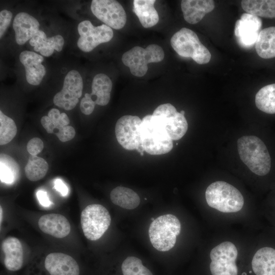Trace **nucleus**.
Masks as SVG:
<instances>
[{"instance_id":"obj_34","label":"nucleus","mask_w":275,"mask_h":275,"mask_svg":"<svg viewBox=\"0 0 275 275\" xmlns=\"http://www.w3.org/2000/svg\"><path fill=\"white\" fill-rule=\"evenodd\" d=\"M12 13L8 10L0 12V38L2 39L8 28L12 18Z\"/></svg>"},{"instance_id":"obj_35","label":"nucleus","mask_w":275,"mask_h":275,"mask_svg":"<svg viewBox=\"0 0 275 275\" xmlns=\"http://www.w3.org/2000/svg\"><path fill=\"white\" fill-rule=\"evenodd\" d=\"M44 148L43 141L39 138L31 139L26 145V150L31 155L37 156Z\"/></svg>"},{"instance_id":"obj_32","label":"nucleus","mask_w":275,"mask_h":275,"mask_svg":"<svg viewBox=\"0 0 275 275\" xmlns=\"http://www.w3.org/2000/svg\"><path fill=\"white\" fill-rule=\"evenodd\" d=\"M17 131L14 121L0 111V145H6L15 136Z\"/></svg>"},{"instance_id":"obj_21","label":"nucleus","mask_w":275,"mask_h":275,"mask_svg":"<svg viewBox=\"0 0 275 275\" xmlns=\"http://www.w3.org/2000/svg\"><path fill=\"white\" fill-rule=\"evenodd\" d=\"M214 7L212 0H183L181 2L184 18L190 24L200 21L205 14L211 12Z\"/></svg>"},{"instance_id":"obj_36","label":"nucleus","mask_w":275,"mask_h":275,"mask_svg":"<svg viewBox=\"0 0 275 275\" xmlns=\"http://www.w3.org/2000/svg\"><path fill=\"white\" fill-rule=\"evenodd\" d=\"M95 105L89 93H86L80 101V109L84 114L89 115L93 112Z\"/></svg>"},{"instance_id":"obj_25","label":"nucleus","mask_w":275,"mask_h":275,"mask_svg":"<svg viewBox=\"0 0 275 275\" xmlns=\"http://www.w3.org/2000/svg\"><path fill=\"white\" fill-rule=\"evenodd\" d=\"M257 54L263 59L275 57V26L262 30L256 42Z\"/></svg>"},{"instance_id":"obj_1","label":"nucleus","mask_w":275,"mask_h":275,"mask_svg":"<svg viewBox=\"0 0 275 275\" xmlns=\"http://www.w3.org/2000/svg\"><path fill=\"white\" fill-rule=\"evenodd\" d=\"M240 159L254 174L260 176L268 174L271 166V157L264 142L254 135H245L237 141Z\"/></svg>"},{"instance_id":"obj_14","label":"nucleus","mask_w":275,"mask_h":275,"mask_svg":"<svg viewBox=\"0 0 275 275\" xmlns=\"http://www.w3.org/2000/svg\"><path fill=\"white\" fill-rule=\"evenodd\" d=\"M262 26V20L258 16L245 13L235 23L234 33L239 45L251 48L256 44Z\"/></svg>"},{"instance_id":"obj_37","label":"nucleus","mask_w":275,"mask_h":275,"mask_svg":"<svg viewBox=\"0 0 275 275\" xmlns=\"http://www.w3.org/2000/svg\"><path fill=\"white\" fill-rule=\"evenodd\" d=\"M56 135L60 141L65 142L72 140L75 136V131L73 127L67 125L59 132Z\"/></svg>"},{"instance_id":"obj_40","label":"nucleus","mask_w":275,"mask_h":275,"mask_svg":"<svg viewBox=\"0 0 275 275\" xmlns=\"http://www.w3.org/2000/svg\"><path fill=\"white\" fill-rule=\"evenodd\" d=\"M0 209H1V210H0V213H1V214H0V216H1L0 221H1V223L2 220V215H3V214H3V210H2V208L1 207V208H0Z\"/></svg>"},{"instance_id":"obj_20","label":"nucleus","mask_w":275,"mask_h":275,"mask_svg":"<svg viewBox=\"0 0 275 275\" xmlns=\"http://www.w3.org/2000/svg\"><path fill=\"white\" fill-rule=\"evenodd\" d=\"M38 225L43 232L58 238L67 236L71 231L69 221L60 214L50 213L41 216Z\"/></svg>"},{"instance_id":"obj_27","label":"nucleus","mask_w":275,"mask_h":275,"mask_svg":"<svg viewBox=\"0 0 275 275\" xmlns=\"http://www.w3.org/2000/svg\"><path fill=\"white\" fill-rule=\"evenodd\" d=\"M241 5L247 13L258 17L275 18V0H243Z\"/></svg>"},{"instance_id":"obj_16","label":"nucleus","mask_w":275,"mask_h":275,"mask_svg":"<svg viewBox=\"0 0 275 275\" xmlns=\"http://www.w3.org/2000/svg\"><path fill=\"white\" fill-rule=\"evenodd\" d=\"M19 60L25 68L28 82L34 86L39 85L46 72L42 64L43 56L32 51L24 50L20 53Z\"/></svg>"},{"instance_id":"obj_12","label":"nucleus","mask_w":275,"mask_h":275,"mask_svg":"<svg viewBox=\"0 0 275 275\" xmlns=\"http://www.w3.org/2000/svg\"><path fill=\"white\" fill-rule=\"evenodd\" d=\"M152 115L162 124L173 141L181 139L187 130L188 124L184 115L178 112L170 103L159 105Z\"/></svg>"},{"instance_id":"obj_3","label":"nucleus","mask_w":275,"mask_h":275,"mask_svg":"<svg viewBox=\"0 0 275 275\" xmlns=\"http://www.w3.org/2000/svg\"><path fill=\"white\" fill-rule=\"evenodd\" d=\"M205 199L209 207L224 213L237 212L244 205V198L240 191L222 181L214 182L207 187Z\"/></svg>"},{"instance_id":"obj_29","label":"nucleus","mask_w":275,"mask_h":275,"mask_svg":"<svg viewBox=\"0 0 275 275\" xmlns=\"http://www.w3.org/2000/svg\"><path fill=\"white\" fill-rule=\"evenodd\" d=\"M255 103L260 111L275 114V84L266 85L259 90L255 96Z\"/></svg>"},{"instance_id":"obj_18","label":"nucleus","mask_w":275,"mask_h":275,"mask_svg":"<svg viewBox=\"0 0 275 275\" xmlns=\"http://www.w3.org/2000/svg\"><path fill=\"white\" fill-rule=\"evenodd\" d=\"M2 248L5 268L12 272L20 270L23 265V253L20 240L14 237H8L3 241Z\"/></svg>"},{"instance_id":"obj_8","label":"nucleus","mask_w":275,"mask_h":275,"mask_svg":"<svg viewBox=\"0 0 275 275\" xmlns=\"http://www.w3.org/2000/svg\"><path fill=\"white\" fill-rule=\"evenodd\" d=\"M238 251L230 241L223 242L210 251V270L212 275H237L236 260Z\"/></svg>"},{"instance_id":"obj_17","label":"nucleus","mask_w":275,"mask_h":275,"mask_svg":"<svg viewBox=\"0 0 275 275\" xmlns=\"http://www.w3.org/2000/svg\"><path fill=\"white\" fill-rule=\"evenodd\" d=\"M39 26L40 24L37 19L29 13H18L14 17L13 22L17 44L22 45L28 40H30L40 30Z\"/></svg>"},{"instance_id":"obj_4","label":"nucleus","mask_w":275,"mask_h":275,"mask_svg":"<svg viewBox=\"0 0 275 275\" xmlns=\"http://www.w3.org/2000/svg\"><path fill=\"white\" fill-rule=\"evenodd\" d=\"M179 219L173 214L160 215L150 224L149 236L152 246L160 252L172 249L176 242V237L181 231Z\"/></svg>"},{"instance_id":"obj_15","label":"nucleus","mask_w":275,"mask_h":275,"mask_svg":"<svg viewBox=\"0 0 275 275\" xmlns=\"http://www.w3.org/2000/svg\"><path fill=\"white\" fill-rule=\"evenodd\" d=\"M43 266L48 275H80L77 261L71 256L62 253L47 255Z\"/></svg>"},{"instance_id":"obj_43","label":"nucleus","mask_w":275,"mask_h":275,"mask_svg":"<svg viewBox=\"0 0 275 275\" xmlns=\"http://www.w3.org/2000/svg\"><path fill=\"white\" fill-rule=\"evenodd\" d=\"M154 219H155V218H153V217L151 218V220H152V221H153Z\"/></svg>"},{"instance_id":"obj_41","label":"nucleus","mask_w":275,"mask_h":275,"mask_svg":"<svg viewBox=\"0 0 275 275\" xmlns=\"http://www.w3.org/2000/svg\"><path fill=\"white\" fill-rule=\"evenodd\" d=\"M271 212H272V213H273V215H272V216H273V218H274V222H275V209H274V210H272V211H271Z\"/></svg>"},{"instance_id":"obj_23","label":"nucleus","mask_w":275,"mask_h":275,"mask_svg":"<svg viewBox=\"0 0 275 275\" xmlns=\"http://www.w3.org/2000/svg\"><path fill=\"white\" fill-rule=\"evenodd\" d=\"M113 84L109 77L105 74L99 73L93 78L92 82V92L89 94L96 104L107 105L111 98Z\"/></svg>"},{"instance_id":"obj_39","label":"nucleus","mask_w":275,"mask_h":275,"mask_svg":"<svg viewBox=\"0 0 275 275\" xmlns=\"http://www.w3.org/2000/svg\"><path fill=\"white\" fill-rule=\"evenodd\" d=\"M54 188L63 196H66L68 193V189L66 184L60 179H56L54 182Z\"/></svg>"},{"instance_id":"obj_28","label":"nucleus","mask_w":275,"mask_h":275,"mask_svg":"<svg viewBox=\"0 0 275 275\" xmlns=\"http://www.w3.org/2000/svg\"><path fill=\"white\" fill-rule=\"evenodd\" d=\"M41 123L47 133L56 135L69 125L70 120L66 114L60 113L59 109L53 108L49 111L47 116L41 118Z\"/></svg>"},{"instance_id":"obj_10","label":"nucleus","mask_w":275,"mask_h":275,"mask_svg":"<svg viewBox=\"0 0 275 275\" xmlns=\"http://www.w3.org/2000/svg\"><path fill=\"white\" fill-rule=\"evenodd\" d=\"M77 31L79 35L77 46L86 52L93 50L101 43L109 42L114 35L113 30L107 25L103 24L94 26L91 21L87 20L78 24Z\"/></svg>"},{"instance_id":"obj_22","label":"nucleus","mask_w":275,"mask_h":275,"mask_svg":"<svg viewBox=\"0 0 275 275\" xmlns=\"http://www.w3.org/2000/svg\"><path fill=\"white\" fill-rule=\"evenodd\" d=\"M30 44L34 47V49L40 52L42 56H51L54 50L60 51L64 45V39L61 35H57L47 37L42 30H40L37 34L29 41Z\"/></svg>"},{"instance_id":"obj_31","label":"nucleus","mask_w":275,"mask_h":275,"mask_svg":"<svg viewBox=\"0 0 275 275\" xmlns=\"http://www.w3.org/2000/svg\"><path fill=\"white\" fill-rule=\"evenodd\" d=\"M48 170V164L43 158L31 155L25 167V174L30 181H36L43 178Z\"/></svg>"},{"instance_id":"obj_2","label":"nucleus","mask_w":275,"mask_h":275,"mask_svg":"<svg viewBox=\"0 0 275 275\" xmlns=\"http://www.w3.org/2000/svg\"><path fill=\"white\" fill-rule=\"evenodd\" d=\"M141 146L151 155L167 153L173 147V140L165 128L152 115H146L142 120Z\"/></svg>"},{"instance_id":"obj_30","label":"nucleus","mask_w":275,"mask_h":275,"mask_svg":"<svg viewBox=\"0 0 275 275\" xmlns=\"http://www.w3.org/2000/svg\"><path fill=\"white\" fill-rule=\"evenodd\" d=\"M19 166L17 162L7 154L0 155V177L2 182L12 184L17 179Z\"/></svg>"},{"instance_id":"obj_24","label":"nucleus","mask_w":275,"mask_h":275,"mask_svg":"<svg viewBox=\"0 0 275 275\" xmlns=\"http://www.w3.org/2000/svg\"><path fill=\"white\" fill-rule=\"evenodd\" d=\"M155 2V0H134L133 2V11L145 28L153 26L158 22V14L154 7Z\"/></svg>"},{"instance_id":"obj_38","label":"nucleus","mask_w":275,"mask_h":275,"mask_svg":"<svg viewBox=\"0 0 275 275\" xmlns=\"http://www.w3.org/2000/svg\"><path fill=\"white\" fill-rule=\"evenodd\" d=\"M36 196L42 206L47 207L51 205V202L49 200L46 191L42 190H38L36 193Z\"/></svg>"},{"instance_id":"obj_33","label":"nucleus","mask_w":275,"mask_h":275,"mask_svg":"<svg viewBox=\"0 0 275 275\" xmlns=\"http://www.w3.org/2000/svg\"><path fill=\"white\" fill-rule=\"evenodd\" d=\"M123 275H153L151 271L142 264L139 258L129 256L121 265Z\"/></svg>"},{"instance_id":"obj_9","label":"nucleus","mask_w":275,"mask_h":275,"mask_svg":"<svg viewBox=\"0 0 275 275\" xmlns=\"http://www.w3.org/2000/svg\"><path fill=\"white\" fill-rule=\"evenodd\" d=\"M142 120L138 116L125 115L118 120L115 126L116 139L124 149L138 150L143 155L141 146Z\"/></svg>"},{"instance_id":"obj_11","label":"nucleus","mask_w":275,"mask_h":275,"mask_svg":"<svg viewBox=\"0 0 275 275\" xmlns=\"http://www.w3.org/2000/svg\"><path fill=\"white\" fill-rule=\"evenodd\" d=\"M82 78L78 71L72 70L65 76L62 90L54 96V105L67 111L73 109L81 96Z\"/></svg>"},{"instance_id":"obj_19","label":"nucleus","mask_w":275,"mask_h":275,"mask_svg":"<svg viewBox=\"0 0 275 275\" xmlns=\"http://www.w3.org/2000/svg\"><path fill=\"white\" fill-rule=\"evenodd\" d=\"M252 267L255 275H275V245L258 249L253 256Z\"/></svg>"},{"instance_id":"obj_7","label":"nucleus","mask_w":275,"mask_h":275,"mask_svg":"<svg viewBox=\"0 0 275 275\" xmlns=\"http://www.w3.org/2000/svg\"><path fill=\"white\" fill-rule=\"evenodd\" d=\"M111 222L108 211L100 204H91L81 212L80 223L83 233L89 240H98L108 229Z\"/></svg>"},{"instance_id":"obj_42","label":"nucleus","mask_w":275,"mask_h":275,"mask_svg":"<svg viewBox=\"0 0 275 275\" xmlns=\"http://www.w3.org/2000/svg\"><path fill=\"white\" fill-rule=\"evenodd\" d=\"M180 113L182 115H184L185 112L184 111H181Z\"/></svg>"},{"instance_id":"obj_13","label":"nucleus","mask_w":275,"mask_h":275,"mask_svg":"<svg viewBox=\"0 0 275 275\" xmlns=\"http://www.w3.org/2000/svg\"><path fill=\"white\" fill-rule=\"evenodd\" d=\"M91 10L99 20L111 28L120 30L126 24V12L118 1L93 0L91 4Z\"/></svg>"},{"instance_id":"obj_6","label":"nucleus","mask_w":275,"mask_h":275,"mask_svg":"<svg viewBox=\"0 0 275 275\" xmlns=\"http://www.w3.org/2000/svg\"><path fill=\"white\" fill-rule=\"evenodd\" d=\"M164 57V53L161 47L152 44L146 48L140 46L132 48L123 54L122 61L129 67L133 75L142 77L147 73L149 63L160 62Z\"/></svg>"},{"instance_id":"obj_26","label":"nucleus","mask_w":275,"mask_h":275,"mask_svg":"<svg viewBox=\"0 0 275 275\" xmlns=\"http://www.w3.org/2000/svg\"><path fill=\"white\" fill-rule=\"evenodd\" d=\"M110 198L113 204L126 209H134L140 203L139 195L130 188L118 186L111 192Z\"/></svg>"},{"instance_id":"obj_5","label":"nucleus","mask_w":275,"mask_h":275,"mask_svg":"<svg viewBox=\"0 0 275 275\" xmlns=\"http://www.w3.org/2000/svg\"><path fill=\"white\" fill-rule=\"evenodd\" d=\"M170 43L179 56L191 58L199 64H207L211 59L209 50L200 42L197 35L189 29L183 28L175 33Z\"/></svg>"}]
</instances>
